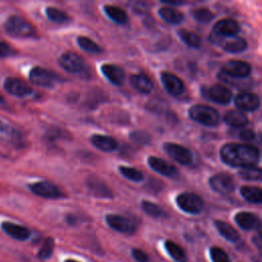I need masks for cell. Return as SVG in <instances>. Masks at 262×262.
Returning <instances> with one entry per match:
<instances>
[{
  "mask_svg": "<svg viewBox=\"0 0 262 262\" xmlns=\"http://www.w3.org/2000/svg\"><path fill=\"white\" fill-rule=\"evenodd\" d=\"M221 160L231 167L246 168L254 166L260 157V151L257 147L249 144L227 143L220 149Z\"/></svg>",
  "mask_w": 262,
  "mask_h": 262,
  "instance_id": "6da1fadb",
  "label": "cell"
},
{
  "mask_svg": "<svg viewBox=\"0 0 262 262\" xmlns=\"http://www.w3.org/2000/svg\"><path fill=\"white\" fill-rule=\"evenodd\" d=\"M4 30L12 37L33 38L37 36L36 29L19 15H11L4 23Z\"/></svg>",
  "mask_w": 262,
  "mask_h": 262,
  "instance_id": "7a4b0ae2",
  "label": "cell"
},
{
  "mask_svg": "<svg viewBox=\"0 0 262 262\" xmlns=\"http://www.w3.org/2000/svg\"><path fill=\"white\" fill-rule=\"evenodd\" d=\"M188 115L191 120L209 127L217 126L220 122L219 113L215 108L208 105H193L189 108Z\"/></svg>",
  "mask_w": 262,
  "mask_h": 262,
  "instance_id": "3957f363",
  "label": "cell"
},
{
  "mask_svg": "<svg viewBox=\"0 0 262 262\" xmlns=\"http://www.w3.org/2000/svg\"><path fill=\"white\" fill-rule=\"evenodd\" d=\"M209 40L217 45L220 46L223 50L229 52V53H239L243 52L248 44L247 41L242 38L236 36H226V37H220V36H215L213 34L210 35Z\"/></svg>",
  "mask_w": 262,
  "mask_h": 262,
  "instance_id": "277c9868",
  "label": "cell"
},
{
  "mask_svg": "<svg viewBox=\"0 0 262 262\" xmlns=\"http://www.w3.org/2000/svg\"><path fill=\"white\" fill-rule=\"evenodd\" d=\"M176 203L178 207L188 214H200L205 207L203 199L192 192H182L177 195Z\"/></svg>",
  "mask_w": 262,
  "mask_h": 262,
  "instance_id": "5b68a950",
  "label": "cell"
},
{
  "mask_svg": "<svg viewBox=\"0 0 262 262\" xmlns=\"http://www.w3.org/2000/svg\"><path fill=\"white\" fill-rule=\"evenodd\" d=\"M202 93L207 99L218 104H228L232 98L231 91L221 84H213L210 87H203Z\"/></svg>",
  "mask_w": 262,
  "mask_h": 262,
  "instance_id": "8992f818",
  "label": "cell"
},
{
  "mask_svg": "<svg viewBox=\"0 0 262 262\" xmlns=\"http://www.w3.org/2000/svg\"><path fill=\"white\" fill-rule=\"evenodd\" d=\"M211 188L220 194H229L235 189V182L232 176L226 173L213 175L209 180Z\"/></svg>",
  "mask_w": 262,
  "mask_h": 262,
  "instance_id": "52a82bcc",
  "label": "cell"
},
{
  "mask_svg": "<svg viewBox=\"0 0 262 262\" xmlns=\"http://www.w3.org/2000/svg\"><path fill=\"white\" fill-rule=\"evenodd\" d=\"M163 148L173 160H175L181 165L187 166L191 165L193 162L191 151L182 145L172 142H166L163 144Z\"/></svg>",
  "mask_w": 262,
  "mask_h": 262,
  "instance_id": "ba28073f",
  "label": "cell"
},
{
  "mask_svg": "<svg viewBox=\"0 0 262 262\" xmlns=\"http://www.w3.org/2000/svg\"><path fill=\"white\" fill-rule=\"evenodd\" d=\"M29 188L36 195L45 199H61L64 196L63 192L49 181L34 182L29 185Z\"/></svg>",
  "mask_w": 262,
  "mask_h": 262,
  "instance_id": "9c48e42d",
  "label": "cell"
},
{
  "mask_svg": "<svg viewBox=\"0 0 262 262\" xmlns=\"http://www.w3.org/2000/svg\"><path fill=\"white\" fill-rule=\"evenodd\" d=\"M58 63L64 71L72 74L81 73L85 69L84 59L73 51H67L62 53L58 59Z\"/></svg>",
  "mask_w": 262,
  "mask_h": 262,
  "instance_id": "30bf717a",
  "label": "cell"
},
{
  "mask_svg": "<svg viewBox=\"0 0 262 262\" xmlns=\"http://www.w3.org/2000/svg\"><path fill=\"white\" fill-rule=\"evenodd\" d=\"M105 221L111 228L122 233L132 234L136 230V224L131 219L121 215L108 214L105 216Z\"/></svg>",
  "mask_w": 262,
  "mask_h": 262,
  "instance_id": "8fae6325",
  "label": "cell"
},
{
  "mask_svg": "<svg viewBox=\"0 0 262 262\" xmlns=\"http://www.w3.org/2000/svg\"><path fill=\"white\" fill-rule=\"evenodd\" d=\"M29 78L33 84L46 88L53 87L56 82L55 75L41 67L33 68L29 74Z\"/></svg>",
  "mask_w": 262,
  "mask_h": 262,
  "instance_id": "7c38bea8",
  "label": "cell"
},
{
  "mask_svg": "<svg viewBox=\"0 0 262 262\" xmlns=\"http://www.w3.org/2000/svg\"><path fill=\"white\" fill-rule=\"evenodd\" d=\"M4 90L16 97H25L32 93V88L23 80L14 77H7L3 83Z\"/></svg>",
  "mask_w": 262,
  "mask_h": 262,
  "instance_id": "4fadbf2b",
  "label": "cell"
},
{
  "mask_svg": "<svg viewBox=\"0 0 262 262\" xmlns=\"http://www.w3.org/2000/svg\"><path fill=\"white\" fill-rule=\"evenodd\" d=\"M251 72V66L242 60H229L222 68V74L232 78H246Z\"/></svg>",
  "mask_w": 262,
  "mask_h": 262,
  "instance_id": "5bb4252c",
  "label": "cell"
},
{
  "mask_svg": "<svg viewBox=\"0 0 262 262\" xmlns=\"http://www.w3.org/2000/svg\"><path fill=\"white\" fill-rule=\"evenodd\" d=\"M161 80L165 89L171 95L179 96L184 92V89H185L184 83L180 78H178L174 74L164 72L161 74Z\"/></svg>",
  "mask_w": 262,
  "mask_h": 262,
  "instance_id": "9a60e30c",
  "label": "cell"
},
{
  "mask_svg": "<svg viewBox=\"0 0 262 262\" xmlns=\"http://www.w3.org/2000/svg\"><path fill=\"white\" fill-rule=\"evenodd\" d=\"M241 31L239 25L231 19V18H224L219 21H217L212 30L213 35L220 36V37H226V36H236Z\"/></svg>",
  "mask_w": 262,
  "mask_h": 262,
  "instance_id": "2e32d148",
  "label": "cell"
},
{
  "mask_svg": "<svg viewBox=\"0 0 262 262\" xmlns=\"http://www.w3.org/2000/svg\"><path fill=\"white\" fill-rule=\"evenodd\" d=\"M234 103L237 108L247 112L256 111L260 105L259 97L252 92H242L234 98Z\"/></svg>",
  "mask_w": 262,
  "mask_h": 262,
  "instance_id": "e0dca14e",
  "label": "cell"
},
{
  "mask_svg": "<svg viewBox=\"0 0 262 262\" xmlns=\"http://www.w3.org/2000/svg\"><path fill=\"white\" fill-rule=\"evenodd\" d=\"M147 163L152 170L166 177H175L178 174L177 169L173 165L169 164L161 158L150 156L147 159Z\"/></svg>",
  "mask_w": 262,
  "mask_h": 262,
  "instance_id": "ac0fdd59",
  "label": "cell"
},
{
  "mask_svg": "<svg viewBox=\"0 0 262 262\" xmlns=\"http://www.w3.org/2000/svg\"><path fill=\"white\" fill-rule=\"evenodd\" d=\"M1 228L7 235L17 241H26L31 235V231L27 227L10 221L2 222Z\"/></svg>",
  "mask_w": 262,
  "mask_h": 262,
  "instance_id": "d6986e66",
  "label": "cell"
},
{
  "mask_svg": "<svg viewBox=\"0 0 262 262\" xmlns=\"http://www.w3.org/2000/svg\"><path fill=\"white\" fill-rule=\"evenodd\" d=\"M101 72L103 76L114 85L120 86L125 81V73L123 69L116 64L104 63L101 66Z\"/></svg>",
  "mask_w": 262,
  "mask_h": 262,
  "instance_id": "ffe728a7",
  "label": "cell"
},
{
  "mask_svg": "<svg viewBox=\"0 0 262 262\" xmlns=\"http://www.w3.org/2000/svg\"><path fill=\"white\" fill-rule=\"evenodd\" d=\"M234 220L236 224L245 230H252L260 225L258 216L251 212H239L234 216Z\"/></svg>",
  "mask_w": 262,
  "mask_h": 262,
  "instance_id": "44dd1931",
  "label": "cell"
},
{
  "mask_svg": "<svg viewBox=\"0 0 262 262\" xmlns=\"http://www.w3.org/2000/svg\"><path fill=\"white\" fill-rule=\"evenodd\" d=\"M130 84L138 92L147 94L154 89V83L151 79L144 74H135L130 77Z\"/></svg>",
  "mask_w": 262,
  "mask_h": 262,
  "instance_id": "7402d4cb",
  "label": "cell"
},
{
  "mask_svg": "<svg viewBox=\"0 0 262 262\" xmlns=\"http://www.w3.org/2000/svg\"><path fill=\"white\" fill-rule=\"evenodd\" d=\"M90 141L95 147L102 151H113L118 148L117 140L111 136L94 134L91 136Z\"/></svg>",
  "mask_w": 262,
  "mask_h": 262,
  "instance_id": "603a6c76",
  "label": "cell"
},
{
  "mask_svg": "<svg viewBox=\"0 0 262 262\" xmlns=\"http://www.w3.org/2000/svg\"><path fill=\"white\" fill-rule=\"evenodd\" d=\"M87 185L91 192L99 198H112L113 193L110 190V188L105 185V183L94 176H91L87 180Z\"/></svg>",
  "mask_w": 262,
  "mask_h": 262,
  "instance_id": "cb8c5ba5",
  "label": "cell"
},
{
  "mask_svg": "<svg viewBox=\"0 0 262 262\" xmlns=\"http://www.w3.org/2000/svg\"><path fill=\"white\" fill-rule=\"evenodd\" d=\"M224 122L234 128H241V127H245L248 122L249 119L247 117V115L241 111H236V110H232L227 112L224 117H223Z\"/></svg>",
  "mask_w": 262,
  "mask_h": 262,
  "instance_id": "d4e9b609",
  "label": "cell"
},
{
  "mask_svg": "<svg viewBox=\"0 0 262 262\" xmlns=\"http://www.w3.org/2000/svg\"><path fill=\"white\" fill-rule=\"evenodd\" d=\"M215 227L218 230V232L228 242L230 243H236L239 241V234L238 232L228 223L220 220L215 221Z\"/></svg>",
  "mask_w": 262,
  "mask_h": 262,
  "instance_id": "484cf974",
  "label": "cell"
},
{
  "mask_svg": "<svg viewBox=\"0 0 262 262\" xmlns=\"http://www.w3.org/2000/svg\"><path fill=\"white\" fill-rule=\"evenodd\" d=\"M159 14L163 20L170 25H178L183 20V14L172 7H161Z\"/></svg>",
  "mask_w": 262,
  "mask_h": 262,
  "instance_id": "4316f807",
  "label": "cell"
},
{
  "mask_svg": "<svg viewBox=\"0 0 262 262\" xmlns=\"http://www.w3.org/2000/svg\"><path fill=\"white\" fill-rule=\"evenodd\" d=\"M165 249L167 251V253L176 261V262H186L187 261V257L186 254L184 252V250L177 245L175 242L167 239L165 242Z\"/></svg>",
  "mask_w": 262,
  "mask_h": 262,
  "instance_id": "83f0119b",
  "label": "cell"
},
{
  "mask_svg": "<svg viewBox=\"0 0 262 262\" xmlns=\"http://www.w3.org/2000/svg\"><path fill=\"white\" fill-rule=\"evenodd\" d=\"M104 12L106 13V15L115 23L119 24V25H125L128 21V16L127 13L121 9L118 6H114V5H105L103 7Z\"/></svg>",
  "mask_w": 262,
  "mask_h": 262,
  "instance_id": "f1b7e54d",
  "label": "cell"
},
{
  "mask_svg": "<svg viewBox=\"0 0 262 262\" xmlns=\"http://www.w3.org/2000/svg\"><path fill=\"white\" fill-rule=\"evenodd\" d=\"M178 36L183 41V43L185 45H187L188 47L200 48L202 45V38L198 34L193 33L191 31L181 29L178 31Z\"/></svg>",
  "mask_w": 262,
  "mask_h": 262,
  "instance_id": "f546056e",
  "label": "cell"
},
{
  "mask_svg": "<svg viewBox=\"0 0 262 262\" xmlns=\"http://www.w3.org/2000/svg\"><path fill=\"white\" fill-rule=\"evenodd\" d=\"M242 196L253 204H261L262 202V191L259 187L255 186H242L239 189Z\"/></svg>",
  "mask_w": 262,
  "mask_h": 262,
  "instance_id": "4dcf8cb0",
  "label": "cell"
},
{
  "mask_svg": "<svg viewBox=\"0 0 262 262\" xmlns=\"http://www.w3.org/2000/svg\"><path fill=\"white\" fill-rule=\"evenodd\" d=\"M46 15L51 21L57 24H64L70 20V16L64 11L55 7H47Z\"/></svg>",
  "mask_w": 262,
  "mask_h": 262,
  "instance_id": "1f68e13d",
  "label": "cell"
},
{
  "mask_svg": "<svg viewBox=\"0 0 262 262\" xmlns=\"http://www.w3.org/2000/svg\"><path fill=\"white\" fill-rule=\"evenodd\" d=\"M77 42H78L79 46L83 50H85V51H87L89 53H96L97 54V53H101L102 52L101 47L98 44H96L94 41H92L91 39H89L87 37L80 36V37H78Z\"/></svg>",
  "mask_w": 262,
  "mask_h": 262,
  "instance_id": "d6a6232c",
  "label": "cell"
},
{
  "mask_svg": "<svg viewBox=\"0 0 262 262\" xmlns=\"http://www.w3.org/2000/svg\"><path fill=\"white\" fill-rule=\"evenodd\" d=\"M239 176L246 180L250 181H260L262 177L261 169L255 166H250L246 168H242L239 170Z\"/></svg>",
  "mask_w": 262,
  "mask_h": 262,
  "instance_id": "836d02e7",
  "label": "cell"
},
{
  "mask_svg": "<svg viewBox=\"0 0 262 262\" xmlns=\"http://www.w3.org/2000/svg\"><path fill=\"white\" fill-rule=\"evenodd\" d=\"M141 208L147 215H149L154 218H160L165 215L164 210L159 205H157L152 202H149V201H142Z\"/></svg>",
  "mask_w": 262,
  "mask_h": 262,
  "instance_id": "e575fe53",
  "label": "cell"
},
{
  "mask_svg": "<svg viewBox=\"0 0 262 262\" xmlns=\"http://www.w3.org/2000/svg\"><path fill=\"white\" fill-rule=\"evenodd\" d=\"M119 171L120 173L126 177L127 179L131 180V181H135V182H139L141 180H143L144 176L142 174L141 171L135 169V168H131V167H126V166H120L119 167Z\"/></svg>",
  "mask_w": 262,
  "mask_h": 262,
  "instance_id": "d590c367",
  "label": "cell"
},
{
  "mask_svg": "<svg viewBox=\"0 0 262 262\" xmlns=\"http://www.w3.org/2000/svg\"><path fill=\"white\" fill-rule=\"evenodd\" d=\"M191 15L194 20L202 23V24H208L214 18V14L208 9V8H195L192 10Z\"/></svg>",
  "mask_w": 262,
  "mask_h": 262,
  "instance_id": "8d00e7d4",
  "label": "cell"
},
{
  "mask_svg": "<svg viewBox=\"0 0 262 262\" xmlns=\"http://www.w3.org/2000/svg\"><path fill=\"white\" fill-rule=\"evenodd\" d=\"M54 239L52 237H47L40 248L38 252V257L40 259H48L52 256L53 250H54Z\"/></svg>",
  "mask_w": 262,
  "mask_h": 262,
  "instance_id": "74e56055",
  "label": "cell"
},
{
  "mask_svg": "<svg viewBox=\"0 0 262 262\" xmlns=\"http://www.w3.org/2000/svg\"><path fill=\"white\" fill-rule=\"evenodd\" d=\"M210 257L213 262H231L227 253L219 247H212L210 249Z\"/></svg>",
  "mask_w": 262,
  "mask_h": 262,
  "instance_id": "f35d334b",
  "label": "cell"
},
{
  "mask_svg": "<svg viewBox=\"0 0 262 262\" xmlns=\"http://www.w3.org/2000/svg\"><path fill=\"white\" fill-rule=\"evenodd\" d=\"M130 138L139 144H146L150 141L149 135L144 131H134L130 134Z\"/></svg>",
  "mask_w": 262,
  "mask_h": 262,
  "instance_id": "ab89813d",
  "label": "cell"
},
{
  "mask_svg": "<svg viewBox=\"0 0 262 262\" xmlns=\"http://www.w3.org/2000/svg\"><path fill=\"white\" fill-rule=\"evenodd\" d=\"M131 254L137 262H148V255L140 249H133Z\"/></svg>",
  "mask_w": 262,
  "mask_h": 262,
  "instance_id": "60d3db41",
  "label": "cell"
},
{
  "mask_svg": "<svg viewBox=\"0 0 262 262\" xmlns=\"http://www.w3.org/2000/svg\"><path fill=\"white\" fill-rule=\"evenodd\" d=\"M12 53L11 47L4 41L0 40V57H6Z\"/></svg>",
  "mask_w": 262,
  "mask_h": 262,
  "instance_id": "b9f144b4",
  "label": "cell"
},
{
  "mask_svg": "<svg viewBox=\"0 0 262 262\" xmlns=\"http://www.w3.org/2000/svg\"><path fill=\"white\" fill-rule=\"evenodd\" d=\"M239 138L243 141H252L255 139V133L252 130H243L239 133Z\"/></svg>",
  "mask_w": 262,
  "mask_h": 262,
  "instance_id": "7bdbcfd3",
  "label": "cell"
},
{
  "mask_svg": "<svg viewBox=\"0 0 262 262\" xmlns=\"http://www.w3.org/2000/svg\"><path fill=\"white\" fill-rule=\"evenodd\" d=\"M8 126L5 124V123H3L1 120H0V132H7L8 131Z\"/></svg>",
  "mask_w": 262,
  "mask_h": 262,
  "instance_id": "ee69618b",
  "label": "cell"
},
{
  "mask_svg": "<svg viewBox=\"0 0 262 262\" xmlns=\"http://www.w3.org/2000/svg\"><path fill=\"white\" fill-rule=\"evenodd\" d=\"M163 3H165V4H169V5H181V4H183V2H181V1H167V0H165V1H162Z\"/></svg>",
  "mask_w": 262,
  "mask_h": 262,
  "instance_id": "f6af8a7d",
  "label": "cell"
},
{
  "mask_svg": "<svg viewBox=\"0 0 262 262\" xmlns=\"http://www.w3.org/2000/svg\"><path fill=\"white\" fill-rule=\"evenodd\" d=\"M4 101H5V100H4V97H3V96L0 94V104L4 103Z\"/></svg>",
  "mask_w": 262,
  "mask_h": 262,
  "instance_id": "bcb514c9",
  "label": "cell"
},
{
  "mask_svg": "<svg viewBox=\"0 0 262 262\" xmlns=\"http://www.w3.org/2000/svg\"><path fill=\"white\" fill-rule=\"evenodd\" d=\"M64 262H79L77 260H74V259H67Z\"/></svg>",
  "mask_w": 262,
  "mask_h": 262,
  "instance_id": "7dc6e473",
  "label": "cell"
}]
</instances>
